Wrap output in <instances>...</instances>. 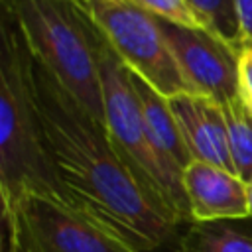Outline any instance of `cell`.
<instances>
[{"mask_svg": "<svg viewBox=\"0 0 252 252\" xmlns=\"http://www.w3.org/2000/svg\"><path fill=\"white\" fill-rule=\"evenodd\" d=\"M33 89L47 146L71 205L140 252L167 244L179 222L142 187L114 150L106 126L35 59Z\"/></svg>", "mask_w": 252, "mask_h": 252, "instance_id": "cell-1", "label": "cell"}, {"mask_svg": "<svg viewBox=\"0 0 252 252\" xmlns=\"http://www.w3.org/2000/svg\"><path fill=\"white\" fill-rule=\"evenodd\" d=\"M24 195L69 201L53 163L33 89V55L16 26L0 24V197L2 209Z\"/></svg>", "mask_w": 252, "mask_h": 252, "instance_id": "cell-2", "label": "cell"}, {"mask_svg": "<svg viewBox=\"0 0 252 252\" xmlns=\"http://www.w3.org/2000/svg\"><path fill=\"white\" fill-rule=\"evenodd\" d=\"M2 14L20 28L33 59L104 124L94 26L71 0H2Z\"/></svg>", "mask_w": 252, "mask_h": 252, "instance_id": "cell-3", "label": "cell"}, {"mask_svg": "<svg viewBox=\"0 0 252 252\" xmlns=\"http://www.w3.org/2000/svg\"><path fill=\"white\" fill-rule=\"evenodd\" d=\"M94 39L102 89L104 126L114 150L142 183V187L154 197V201H158L179 224H189V205L183 191L181 171L173 167L154 146L134 85L130 81L128 67L120 61V57L112 51L96 28Z\"/></svg>", "mask_w": 252, "mask_h": 252, "instance_id": "cell-4", "label": "cell"}, {"mask_svg": "<svg viewBox=\"0 0 252 252\" xmlns=\"http://www.w3.org/2000/svg\"><path fill=\"white\" fill-rule=\"evenodd\" d=\"M6 252H140L67 201L24 195L2 209Z\"/></svg>", "mask_w": 252, "mask_h": 252, "instance_id": "cell-5", "label": "cell"}, {"mask_svg": "<svg viewBox=\"0 0 252 252\" xmlns=\"http://www.w3.org/2000/svg\"><path fill=\"white\" fill-rule=\"evenodd\" d=\"M120 61L163 96L197 93L185 79L156 16L130 0H87L81 6Z\"/></svg>", "mask_w": 252, "mask_h": 252, "instance_id": "cell-6", "label": "cell"}, {"mask_svg": "<svg viewBox=\"0 0 252 252\" xmlns=\"http://www.w3.org/2000/svg\"><path fill=\"white\" fill-rule=\"evenodd\" d=\"M158 22L185 79L197 93L209 94L220 104L238 98L234 47L209 30H191L159 18Z\"/></svg>", "mask_w": 252, "mask_h": 252, "instance_id": "cell-7", "label": "cell"}, {"mask_svg": "<svg viewBox=\"0 0 252 252\" xmlns=\"http://www.w3.org/2000/svg\"><path fill=\"white\" fill-rule=\"evenodd\" d=\"M183 191L191 222H226L248 219L246 181L209 161L191 159L183 173Z\"/></svg>", "mask_w": 252, "mask_h": 252, "instance_id": "cell-8", "label": "cell"}, {"mask_svg": "<svg viewBox=\"0 0 252 252\" xmlns=\"http://www.w3.org/2000/svg\"><path fill=\"white\" fill-rule=\"evenodd\" d=\"M193 159L209 161L234 173L222 104L203 93H181L167 98Z\"/></svg>", "mask_w": 252, "mask_h": 252, "instance_id": "cell-9", "label": "cell"}, {"mask_svg": "<svg viewBox=\"0 0 252 252\" xmlns=\"http://www.w3.org/2000/svg\"><path fill=\"white\" fill-rule=\"evenodd\" d=\"M128 73H130V81L134 85V91H136V96L142 108V116H144V122H146V128H148V134L154 146L173 167H177L183 173L185 165L193 159V156L169 108L167 96L158 93L152 85H148L142 77H138L130 69Z\"/></svg>", "mask_w": 252, "mask_h": 252, "instance_id": "cell-10", "label": "cell"}, {"mask_svg": "<svg viewBox=\"0 0 252 252\" xmlns=\"http://www.w3.org/2000/svg\"><path fill=\"white\" fill-rule=\"evenodd\" d=\"M175 252H252V234L228 222H189Z\"/></svg>", "mask_w": 252, "mask_h": 252, "instance_id": "cell-11", "label": "cell"}, {"mask_svg": "<svg viewBox=\"0 0 252 252\" xmlns=\"http://www.w3.org/2000/svg\"><path fill=\"white\" fill-rule=\"evenodd\" d=\"M222 110L226 118L228 150L234 173L248 183L252 179V116L240 98L222 104Z\"/></svg>", "mask_w": 252, "mask_h": 252, "instance_id": "cell-12", "label": "cell"}, {"mask_svg": "<svg viewBox=\"0 0 252 252\" xmlns=\"http://www.w3.org/2000/svg\"><path fill=\"white\" fill-rule=\"evenodd\" d=\"M187 2L207 22L209 32L219 35L236 51L240 49V33H238V22L234 16L232 0H187Z\"/></svg>", "mask_w": 252, "mask_h": 252, "instance_id": "cell-13", "label": "cell"}, {"mask_svg": "<svg viewBox=\"0 0 252 252\" xmlns=\"http://www.w3.org/2000/svg\"><path fill=\"white\" fill-rule=\"evenodd\" d=\"M148 14L191 30H209L207 22L187 0H130Z\"/></svg>", "mask_w": 252, "mask_h": 252, "instance_id": "cell-14", "label": "cell"}, {"mask_svg": "<svg viewBox=\"0 0 252 252\" xmlns=\"http://www.w3.org/2000/svg\"><path fill=\"white\" fill-rule=\"evenodd\" d=\"M238 65V98L252 116V47L244 45L236 51Z\"/></svg>", "mask_w": 252, "mask_h": 252, "instance_id": "cell-15", "label": "cell"}, {"mask_svg": "<svg viewBox=\"0 0 252 252\" xmlns=\"http://www.w3.org/2000/svg\"><path fill=\"white\" fill-rule=\"evenodd\" d=\"M234 16L238 22L240 47L252 45V0H232Z\"/></svg>", "mask_w": 252, "mask_h": 252, "instance_id": "cell-16", "label": "cell"}, {"mask_svg": "<svg viewBox=\"0 0 252 252\" xmlns=\"http://www.w3.org/2000/svg\"><path fill=\"white\" fill-rule=\"evenodd\" d=\"M246 199H248V217L252 219V179L246 183Z\"/></svg>", "mask_w": 252, "mask_h": 252, "instance_id": "cell-17", "label": "cell"}, {"mask_svg": "<svg viewBox=\"0 0 252 252\" xmlns=\"http://www.w3.org/2000/svg\"><path fill=\"white\" fill-rule=\"evenodd\" d=\"M71 2H75V4H79V6H83L87 0H71Z\"/></svg>", "mask_w": 252, "mask_h": 252, "instance_id": "cell-18", "label": "cell"}, {"mask_svg": "<svg viewBox=\"0 0 252 252\" xmlns=\"http://www.w3.org/2000/svg\"><path fill=\"white\" fill-rule=\"evenodd\" d=\"M250 47H252V45H250Z\"/></svg>", "mask_w": 252, "mask_h": 252, "instance_id": "cell-19", "label": "cell"}]
</instances>
